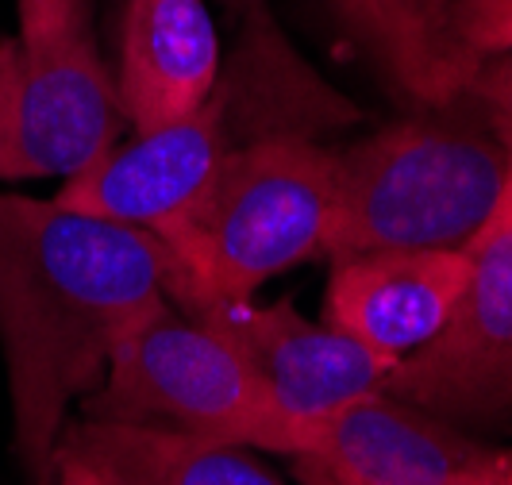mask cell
<instances>
[{
	"label": "cell",
	"mask_w": 512,
	"mask_h": 485,
	"mask_svg": "<svg viewBox=\"0 0 512 485\" xmlns=\"http://www.w3.org/2000/svg\"><path fill=\"white\" fill-rule=\"evenodd\" d=\"M170 251L151 228L0 193V347L12 439L31 485H54L66 409L166 305Z\"/></svg>",
	"instance_id": "1"
},
{
	"label": "cell",
	"mask_w": 512,
	"mask_h": 485,
	"mask_svg": "<svg viewBox=\"0 0 512 485\" xmlns=\"http://www.w3.org/2000/svg\"><path fill=\"white\" fill-rule=\"evenodd\" d=\"M359 112L335 93L282 27L255 8L243 16V39L205 101L181 120L112 147L54 193V201L89 216L158 228L189 205L235 151L270 135H316L351 124Z\"/></svg>",
	"instance_id": "2"
},
{
	"label": "cell",
	"mask_w": 512,
	"mask_h": 485,
	"mask_svg": "<svg viewBox=\"0 0 512 485\" xmlns=\"http://www.w3.org/2000/svg\"><path fill=\"white\" fill-rule=\"evenodd\" d=\"M512 128L470 93L335 151L324 258L462 251L501 201Z\"/></svg>",
	"instance_id": "3"
},
{
	"label": "cell",
	"mask_w": 512,
	"mask_h": 485,
	"mask_svg": "<svg viewBox=\"0 0 512 485\" xmlns=\"http://www.w3.org/2000/svg\"><path fill=\"white\" fill-rule=\"evenodd\" d=\"M335 151L312 135H270L235 151L205 189L158 224L166 297H255L258 285L324 255Z\"/></svg>",
	"instance_id": "4"
},
{
	"label": "cell",
	"mask_w": 512,
	"mask_h": 485,
	"mask_svg": "<svg viewBox=\"0 0 512 485\" xmlns=\"http://www.w3.org/2000/svg\"><path fill=\"white\" fill-rule=\"evenodd\" d=\"M89 420L154 424L220 447L305 455L308 416L289 412L220 335L170 301L112 351L85 393Z\"/></svg>",
	"instance_id": "5"
},
{
	"label": "cell",
	"mask_w": 512,
	"mask_h": 485,
	"mask_svg": "<svg viewBox=\"0 0 512 485\" xmlns=\"http://www.w3.org/2000/svg\"><path fill=\"white\" fill-rule=\"evenodd\" d=\"M124 128L93 24L43 47L0 43V181L74 178L120 147Z\"/></svg>",
	"instance_id": "6"
},
{
	"label": "cell",
	"mask_w": 512,
	"mask_h": 485,
	"mask_svg": "<svg viewBox=\"0 0 512 485\" xmlns=\"http://www.w3.org/2000/svg\"><path fill=\"white\" fill-rule=\"evenodd\" d=\"M462 251L470 270L451 320L385 374L382 393L447 424H497L512 416V162L501 201Z\"/></svg>",
	"instance_id": "7"
},
{
	"label": "cell",
	"mask_w": 512,
	"mask_h": 485,
	"mask_svg": "<svg viewBox=\"0 0 512 485\" xmlns=\"http://www.w3.org/2000/svg\"><path fill=\"white\" fill-rule=\"evenodd\" d=\"M189 320L220 335L255 370L270 393L297 416H320L382 389L393 358L370 351L328 320L316 324L289 301L258 305L255 297H166Z\"/></svg>",
	"instance_id": "8"
},
{
	"label": "cell",
	"mask_w": 512,
	"mask_h": 485,
	"mask_svg": "<svg viewBox=\"0 0 512 485\" xmlns=\"http://www.w3.org/2000/svg\"><path fill=\"white\" fill-rule=\"evenodd\" d=\"M343 485H474L505 474L512 455L459 435L382 389L308 416L305 455Z\"/></svg>",
	"instance_id": "9"
},
{
	"label": "cell",
	"mask_w": 512,
	"mask_h": 485,
	"mask_svg": "<svg viewBox=\"0 0 512 485\" xmlns=\"http://www.w3.org/2000/svg\"><path fill=\"white\" fill-rule=\"evenodd\" d=\"M466 270V251H370L335 258L324 293L328 324L401 362L443 332L466 285Z\"/></svg>",
	"instance_id": "10"
},
{
	"label": "cell",
	"mask_w": 512,
	"mask_h": 485,
	"mask_svg": "<svg viewBox=\"0 0 512 485\" xmlns=\"http://www.w3.org/2000/svg\"><path fill=\"white\" fill-rule=\"evenodd\" d=\"M220 66V35L205 0L124 4L116 97L139 135L193 112L212 93Z\"/></svg>",
	"instance_id": "11"
},
{
	"label": "cell",
	"mask_w": 512,
	"mask_h": 485,
	"mask_svg": "<svg viewBox=\"0 0 512 485\" xmlns=\"http://www.w3.org/2000/svg\"><path fill=\"white\" fill-rule=\"evenodd\" d=\"M347 35L416 108L466 97L482 58L459 35V0H332Z\"/></svg>",
	"instance_id": "12"
},
{
	"label": "cell",
	"mask_w": 512,
	"mask_h": 485,
	"mask_svg": "<svg viewBox=\"0 0 512 485\" xmlns=\"http://www.w3.org/2000/svg\"><path fill=\"white\" fill-rule=\"evenodd\" d=\"M54 455L97 466L112 485H282L247 459L243 447H220L154 424L85 416L62 432Z\"/></svg>",
	"instance_id": "13"
},
{
	"label": "cell",
	"mask_w": 512,
	"mask_h": 485,
	"mask_svg": "<svg viewBox=\"0 0 512 485\" xmlns=\"http://www.w3.org/2000/svg\"><path fill=\"white\" fill-rule=\"evenodd\" d=\"M459 35L482 62L512 54V0H459Z\"/></svg>",
	"instance_id": "14"
},
{
	"label": "cell",
	"mask_w": 512,
	"mask_h": 485,
	"mask_svg": "<svg viewBox=\"0 0 512 485\" xmlns=\"http://www.w3.org/2000/svg\"><path fill=\"white\" fill-rule=\"evenodd\" d=\"M16 20V35L31 47H43L93 24V0H16Z\"/></svg>",
	"instance_id": "15"
},
{
	"label": "cell",
	"mask_w": 512,
	"mask_h": 485,
	"mask_svg": "<svg viewBox=\"0 0 512 485\" xmlns=\"http://www.w3.org/2000/svg\"><path fill=\"white\" fill-rule=\"evenodd\" d=\"M478 104H486L489 112L512 128V54H497L478 66V74L466 89Z\"/></svg>",
	"instance_id": "16"
},
{
	"label": "cell",
	"mask_w": 512,
	"mask_h": 485,
	"mask_svg": "<svg viewBox=\"0 0 512 485\" xmlns=\"http://www.w3.org/2000/svg\"><path fill=\"white\" fill-rule=\"evenodd\" d=\"M54 485H112L97 466L70 455H54Z\"/></svg>",
	"instance_id": "17"
},
{
	"label": "cell",
	"mask_w": 512,
	"mask_h": 485,
	"mask_svg": "<svg viewBox=\"0 0 512 485\" xmlns=\"http://www.w3.org/2000/svg\"><path fill=\"white\" fill-rule=\"evenodd\" d=\"M293 462H297V485H343L316 459H293Z\"/></svg>",
	"instance_id": "18"
},
{
	"label": "cell",
	"mask_w": 512,
	"mask_h": 485,
	"mask_svg": "<svg viewBox=\"0 0 512 485\" xmlns=\"http://www.w3.org/2000/svg\"><path fill=\"white\" fill-rule=\"evenodd\" d=\"M231 12H239V20L247 16V12H255V8H262V0H224Z\"/></svg>",
	"instance_id": "19"
},
{
	"label": "cell",
	"mask_w": 512,
	"mask_h": 485,
	"mask_svg": "<svg viewBox=\"0 0 512 485\" xmlns=\"http://www.w3.org/2000/svg\"><path fill=\"white\" fill-rule=\"evenodd\" d=\"M474 485H505V474H497V478H486V482H474Z\"/></svg>",
	"instance_id": "20"
},
{
	"label": "cell",
	"mask_w": 512,
	"mask_h": 485,
	"mask_svg": "<svg viewBox=\"0 0 512 485\" xmlns=\"http://www.w3.org/2000/svg\"><path fill=\"white\" fill-rule=\"evenodd\" d=\"M505 485H512V462L505 466Z\"/></svg>",
	"instance_id": "21"
}]
</instances>
